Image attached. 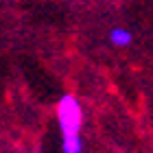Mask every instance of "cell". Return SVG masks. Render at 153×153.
I'll return each instance as SVG.
<instances>
[{
    "label": "cell",
    "mask_w": 153,
    "mask_h": 153,
    "mask_svg": "<svg viewBox=\"0 0 153 153\" xmlns=\"http://www.w3.org/2000/svg\"><path fill=\"white\" fill-rule=\"evenodd\" d=\"M57 123L61 131V153H83V107L74 94H64L57 101Z\"/></svg>",
    "instance_id": "cell-1"
},
{
    "label": "cell",
    "mask_w": 153,
    "mask_h": 153,
    "mask_svg": "<svg viewBox=\"0 0 153 153\" xmlns=\"http://www.w3.org/2000/svg\"><path fill=\"white\" fill-rule=\"evenodd\" d=\"M109 42H112L114 46H118V48H127L131 42H134V35H131L127 29H120V26H116V29L109 31Z\"/></svg>",
    "instance_id": "cell-2"
},
{
    "label": "cell",
    "mask_w": 153,
    "mask_h": 153,
    "mask_svg": "<svg viewBox=\"0 0 153 153\" xmlns=\"http://www.w3.org/2000/svg\"><path fill=\"white\" fill-rule=\"evenodd\" d=\"M70 2H72V0H70Z\"/></svg>",
    "instance_id": "cell-3"
}]
</instances>
